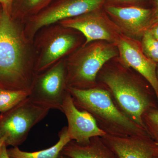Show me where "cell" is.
<instances>
[{"mask_svg":"<svg viewBox=\"0 0 158 158\" xmlns=\"http://www.w3.org/2000/svg\"><path fill=\"white\" fill-rule=\"evenodd\" d=\"M145 129L151 138L158 144V108H152L143 116Z\"/></svg>","mask_w":158,"mask_h":158,"instance_id":"obj_18","label":"cell"},{"mask_svg":"<svg viewBox=\"0 0 158 158\" xmlns=\"http://www.w3.org/2000/svg\"><path fill=\"white\" fill-rule=\"evenodd\" d=\"M141 43L143 53L157 64L158 63V40L148 30L142 36Z\"/></svg>","mask_w":158,"mask_h":158,"instance_id":"obj_17","label":"cell"},{"mask_svg":"<svg viewBox=\"0 0 158 158\" xmlns=\"http://www.w3.org/2000/svg\"><path fill=\"white\" fill-rule=\"evenodd\" d=\"M7 148L6 144H4L0 151V158H11L8 154Z\"/></svg>","mask_w":158,"mask_h":158,"instance_id":"obj_21","label":"cell"},{"mask_svg":"<svg viewBox=\"0 0 158 158\" xmlns=\"http://www.w3.org/2000/svg\"><path fill=\"white\" fill-rule=\"evenodd\" d=\"M157 155H158V150Z\"/></svg>","mask_w":158,"mask_h":158,"instance_id":"obj_29","label":"cell"},{"mask_svg":"<svg viewBox=\"0 0 158 158\" xmlns=\"http://www.w3.org/2000/svg\"><path fill=\"white\" fill-rule=\"evenodd\" d=\"M79 31L55 23L38 31L34 39L35 72L42 73L84 44Z\"/></svg>","mask_w":158,"mask_h":158,"instance_id":"obj_5","label":"cell"},{"mask_svg":"<svg viewBox=\"0 0 158 158\" xmlns=\"http://www.w3.org/2000/svg\"><path fill=\"white\" fill-rule=\"evenodd\" d=\"M58 23L81 33L85 40L84 44L102 40L116 45L123 34L114 22L98 9Z\"/></svg>","mask_w":158,"mask_h":158,"instance_id":"obj_9","label":"cell"},{"mask_svg":"<svg viewBox=\"0 0 158 158\" xmlns=\"http://www.w3.org/2000/svg\"><path fill=\"white\" fill-rule=\"evenodd\" d=\"M59 140L53 146L47 149L34 152L23 151L18 147H12L7 149L11 158H58L64 146L71 141L67 131V127H65L59 133Z\"/></svg>","mask_w":158,"mask_h":158,"instance_id":"obj_15","label":"cell"},{"mask_svg":"<svg viewBox=\"0 0 158 158\" xmlns=\"http://www.w3.org/2000/svg\"><path fill=\"white\" fill-rule=\"evenodd\" d=\"M35 72L33 41L24 23L2 9L0 17V89L31 91Z\"/></svg>","mask_w":158,"mask_h":158,"instance_id":"obj_1","label":"cell"},{"mask_svg":"<svg viewBox=\"0 0 158 158\" xmlns=\"http://www.w3.org/2000/svg\"><path fill=\"white\" fill-rule=\"evenodd\" d=\"M49 109L27 98L11 110L0 114V139L7 147H18L25 141L32 128L42 121Z\"/></svg>","mask_w":158,"mask_h":158,"instance_id":"obj_6","label":"cell"},{"mask_svg":"<svg viewBox=\"0 0 158 158\" xmlns=\"http://www.w3.org/2000/svg\"><path fill=\"white\" fill-rule=\"evenodd\" d=\"M61 154L69 158H117L101 137H93L84 145L71 141L63 148Z\"/></svg>","mask_w":158,"mask_h":158,"instance_id":"obj_14","label":"cell"},{"mask_svg":"<svg viewBox=\"0 0 158 158\" xmlns=\"http://www.w3.org/2000/svg\"><path fill=\"white\" fill-rule=\"evenodd\" d=\"M114 1L118 2H131L136 1V0H114Z\"/></svg>","mask_w":158,"mask_h":158,"instance_id":"obj_24","label":"cell"},{"mask_svg":"<svg viewBox=\"0 0 158 158\" xmlns=\"http://www.w3.org/2000/svg\"><path fill=\"white\" fill-rule=\"evenodd\" d=\"M66 90L77 108L90 113L106 135L119 137L149 136L146 130L119 110L109 91L104 87L98 85L88 89L67 87Z\"/></svg>","mask_w":158,"mask_h":158,"instance_id":"obj_3","label":"cell"},{"mask_svg":"<svg viewBox=\"0 0 158 158\" xmlns=\"http://www.w3.org/2000/svg\"><path fill=\"white\" fill-rule=\"evenodd\" d=\"M105 0H58L48 6L24 24L26 36L33 41L40 29L63 20L71 18L100 8Z\"/></svg>","mask_w":158,"mask_h":158,"instance_id":"obj_7","label":"cell"},{"mask_svg":"<svg viewBox=\"0 0 158 158\" xmlns=\"http://www.w3.org/2000/svg\"><path fill=\"white\" fill-rule=\"evenodd\" d=\"M148 30L153 36L158 40V22L153 23Z\"/></svg>","mask_w":158,"mask_h":158,"instance_id":"obj_20","label":"cell"},{"mask_svg":"<svg viewBox=\"0 0 158 158\" xmlns=\"http://www.w3.org/2000/svg\"><path fill=\"white\" fill-rule=\"evenodd\" d=\"M101 138L117 158H155L157 155L158 144L149 136L106 135Z\"/></svg>","mask_w":158,"mask_h":158,"instance_id":"obj_13","label":"cell"},{"mask_svg":"<svg viewBox=\"0 0 158 158\" xmlns=\"http://www.w3.org/2000/svg\"><path fill=\"white\" fill-rule=\"evenodd\" d=\"M131 70L121 64L104 65L98 73L97 81L98 85L109 91L116 106L124 115L146 130L143 115L150 109L158 108L157 100L149 83Z\"/></svg>","mask_w":158,"mask_h":158,"instance_id":"obj_2","label":"cell"},{"mask_svg":"<svg viewBox=\"0 0 158 158\" xmlns=\"http://www.w3.org/2000/svg\"><path fill=\"white\" fill-rule=\"evenodd\" d=\"M65 59L36 75L28 97L30 101L50 110L61 111L67 88Z\"/></svg>","mask_w":158,"mask_h":158,"instance_id":"obj_8","label":"cell"},{"mask_svg":"<svg viewBox=\"0 0 158 158\" xmlns=\"http://www.w3.org/2000/svg\"><path fill=\"white\" fill-rule=\"evenodd\" d=\"M61 112L67 118V131L71 141L84 145L88 144L93 137H102L106 135L99 127L90 113L77 108L67 90L62 102Z\"/></svg>","mask_w":158,"mask_h":158,"instance_id":"obj_11","label":"cell"},{"mask_svg":"<svg viewBox=\"0 0 158 158\" xmlns=\"http://www.w3.org/2000/svg\"><path fill=\"white\" fill-rule=\"evenodd\" d=\"M58 158H69L68 157L66 156H65L64 155H63L61 154H60V155H59V157Z\"/></svg>","mask_w":158,"mask_h":158,"instance_id":"obj_25","label":"cell"},{"mask_svg":"<svg viewBox=\"0 0 158 158\" xmlns=\"http://www.w3.org/2000/svg\"><path fill=\"white\" fill-rule=\"evenodd\" d=\"M118 55L116 46L107 41L83 44L65 59L67 87L88 89L96 87L100 71Z\"/></svg>","mask_w":158,"mask_h":158,"instance_id":"obj_4","label":"cell"},{"mask_svg":"<svg viewBox=\"0 0 158 158\" xmlns=\"http://www.w3.org/2000/svg\"><path fill=\"white\" fill-rule=\"evenodd\" d=\"M155 158H158V155L156 156Z\"/></svg>","mask_w":158,"mask_h":158,"instance_id":"obj_28","label":"cell"},{"mask_svg":"<svg viewBox=\"0 0 158 158\" xmlns=\"http://www.w3.org/2000/svg\"><path fill=\"white\" fill-rule=\"evenodd\" d=\"M31 91L0 89V113L11 110L28 97Z\"/></svg>","mask_w":158,"mask_h":158,"instance_id":"obj_16","label":"cell"},{"mask_svg":"<svg viewBox=\"0 0 158 158\" xmlns=\"http://www.w3.org/2000/svg\"><path fill=\"white\" fill-rule=\"evenodd\" d=\"M13 0H0V5L4 11L11 15V8Z\"/></svg>","mask_w":158,"mask_h":158,"instance_id":"obj_19","label":"cell"},{"mask_svg":"<svg viewBox=\"0 0 158 158\" xmlns=\"http://www.w3.org/2000/svg\"><path fill=\"white\" fill-rule=\"evenodd\" d=\"M116 46L118 49L120 64L132 69L149 83L155 93L158 106V81L156 75L157 64L143 53L141 43L137 40L122 34Z\"/></svg>","mask_w":158,"mask_h":158,"instance_id":"obj_10","label":"cell"},{"mask_svg":"<svg viewBox=\"0 0 158 158\" xmlns=\"http://www.w3.org/2000/svg\"><path fill=\"white\" fill-rule=\"evenodd\" d=\"M4 144H5V140L3 139H0V151Z\"/></svg>","mask_w":158,"mask_h":158,"instance_id":"obj_23","label":"cell"},{"mask_svg":"<svg viewBox=\"0 0 158 158\" xmlns=\"http://www.w3.org/2000/svg\"><path fill=\"white\" fill-rule=\"evenodd\" d=\"M156 75L157 77L158 81V63L157 64V68H156Z\"/></svg>","mask_w":158,"mask_h":158,"instance_id":"obj_26","label":"cell"},{"mask_svg":"<svg viewBox=\"0 0 158 158\" xmlns=\"http://www.w3.org/2000/svg\"><path fill=\"white\" fill-rule=\"evenodd\" d=\"M2 6H1V5H0V17H1V13H2Z\"/></svg>","mask_w":158,"mask_h":158,"instance_id":"obj_27","label":"cell"},{"mask_svg":"<svg viewBox=\"0 0 158 158\" xmlns=\"http://www.w3.org/2000/svg\"><path fill=\"white\" fill-rule=\"evenodd\" d=\"M106 11L127 37L137 40L152 24V11L137 6H109Z\"/></svg>","mask_w":158,"mask_h":158,"instance_id":"obj_12","label":"cell"},{"mask_svg":"<svg viewBox=\"0 0 158 158\" xmlns=\"http://www.w3.org/2000/svg\"><path fill=\"white\" fill-rule=\"evenodd\" d=\"M155 1L156 9L154 12L152 13L153 23L158 22V0H155Z\"/></svg>","mask_w":158,"mask_h":158,"instance_id":"obj_22","label":"cell"}]
</instances>
